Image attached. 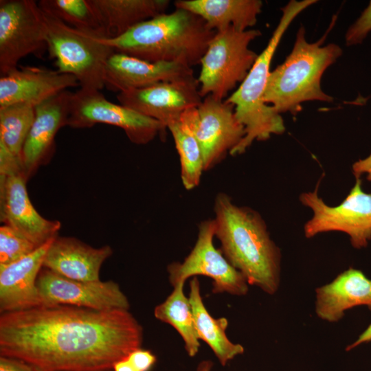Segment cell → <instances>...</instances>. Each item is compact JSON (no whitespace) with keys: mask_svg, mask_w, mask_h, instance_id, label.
<instances>
[{"mask_svg":"<svg viewBox=\"0 0 371 371\" xmlns=\"http://www.w3.org/2000/svg\"><path fill=\"white\" fill-rule=\"evenodd\" d=\"M143 329L126 309L41 305L0 316V354L38 371H106L140 348Z\"/></svg>","mask_w":371,"mask_h":371,"instance_id":"obj_1","label":"cell"},{"mask_svg":"<svg viewBox=\"0 0 371 371\" xmlns=\"http://www.w3.org/2000/svg\"><path fill=\"white\" fill-rule=\"evenodd\" d=\"M214 207V235L224 256L249 284L274 294L280 284V252L262 218L225 193L216 196Z\"/></svg>","mask_w":371,"mask_h":371,"instance_id":"obj_2","label":"cell"},{"mask_svg":"<svg viewBox=\"0 0 371 371\" xmlns=\"http://www.w3.org/2000/svg\"><path fill=\"white\" fill-rule=\"evenodd\" d=\"M216 33L199 16L175 8L136 25L120 36L98 39L115 52L148 62H177L192 67L200 64Z\"/></svg>","mask_w":371,"mask_h":371,"instance_id":"obj_3","label":"cell"},{"mask_svg":"<svg viewBox=\"0 0 371 371\" xmlns=\"http://www.w3.org/2000/svg\"><path fill=\"white\" fill-rule=\"evenodd\" d=\"M325 34L315 43L305 37V29L300 26L290 54L284 61L270 72L264 93V102L278 113L295 115L301 104L307 101L332 102L333 98L321 88V79L326 69L341 56L337 44L323 45Z\"/></svg>","mask_w":371,"mask_h":371,"instance_id":"obj_4","label":"cell"},{"mask_svg":"<svg viewBox=\"0 0 371 371\" xmlns=\"http://www.w3.org/2000/svg\"><path fill=\"white\" fill-rule=\"evenodd\" d=\"M316 0L290 1L282 8V16L267 45L258 54L253 67L239 87L225 100L234 106L238 120L244 126L245 135L240 143L229 153L240 155L254 141H265L271 135L285 131L284 121L271 106L263 100L270 74L272 58L291 22L303 10L317 3Z\"/></svg>","mask_w":371,"mask_h":371,"instance_id":"obj_5","label":"cell"},{"mask_svg":"<svg viewBox=\"0 0 371 371\" xmlns=\"http://www.w3.org/2000/svg\"><path fill=\"white\" fill-rule=\"evenodd\" d=\"M260 36L259 30L240 31L233 27L216 32L200 62L197 80L202 98L208 95L221 100L227 98L256 62L258 54L249 45Z\"/></svg>","mask_w":371,"mask_h":371,"instance_id":"obj_6","label":"cell"},{"mask_svg":"<svg viewBox=\"0 0 371 371\" xmlns=\"http://www.w3.org/2000/svg\"><path fill=\"white\" fill-rule=\"evenodd\" d=\"M43 11L47 24V48L50 56L56 59L57 70L74 76L80 88L103 89L105 64L114 49L99 41L98 37L76 30Z\"/></svg>","mask_w":371,"mask_h":371,"instance_id":"obj_7","label":"cell"},{"mask_svg":"<svg viewBox=\"0 0 371 371\" xmlns=\"http://www.w3.org/2000/svg\"><path fill=\"white\" fill-rule=\"evenodd\" d=\"M301 203L313 216L305 224L304 234L311 238L328 232H341L350 237L352 247H365L371 240V194L361 188L359 177L346 199L338 205H327L315 191L302 193Z\"/></svg>","mask_w":371,"mask_h":371,"instance_id":"obj_8","label":"cell"},{"mask_svg":"<svg viewBox=\"0 0 371 371\" xmlns=\"http://www.w3.org/2000/svg\"><path fill=\"white\" fill-rule=\"evenodd\" d=\"M96 124L121 128L136 144H146L167 129L158 120L106 100L100 90L80 88L72 93L67 126L83 128Z\"/></svg>","mask_w":371,"mask_h":371,"instance_id":"obj_9","label":"cell"},{"mask_svg":"<svg viewBox=\"0 0 371 371\" xmlns=\"http://www.w3.org/2000/svg\"><path fill=\"white\" fill-rule=\"evenodd\" d=\"M47 47V24L33 0L0 1V74L17 68L21 59Z\"/></svg>","mask_w":371,"mask_h":371,"instance_id":"obj_10","label":"cell"},{"mask_svg":"<svg viewBox=\"0 0 371 371\" xmlns=\"http://www.w3.org/2000/svg\"><path fill=\"white\" fill-rule=\"evenodd\" d=\"M214 222L205 220L199 226L196 242L182 262L168 266V279L174 286L192 276H205L212 280V293H227L242 296L248 292V283L244 276L226 259L213 243Z\"/></svg>","mask_w":371,"mask_h":371,"instance_id":"obj_11","label":"cell"},{"mask_svg":"<svg viewBox=\"0 0 371 371\" xmlns=\"http://www.w3.org/2000/svg\"><path fill=\"white\" fill-rule=\"evenodd\" d=\"M183 115L200 146L205 171L220 163L245 135L244 126L236 117L234 105L211 95L205 97L197 107L186 110Z\"/></svg>","mask_w":371,"mask_h":371,"instance_id":"obj_12","label":"cell"},{"mask_svg":"<svg viewBox=\"0 0 371 371\" xmlns=\"http://www.w3.org/2000/svg\"><path fill=\"white\" fill-rule=\"evenodd\" d=\"M36 285L42 305H70L99 311L130 308L128 298L112 280H75L43 267Z\"/></svg>","mask_w":371,"mask_h":371,"instance_id":"obj_13","label":"cell"},{"mask_svg":"<svg viewBox=\"0 0 371 371\" xmlns=\"http://www.w3.org/2000/svg\"><path fill=\"white\" fill-rule=\"evenodd\" d=\"M120 104L167 125L202 102L196 78L118 93Z\"/></svg>","mask_w":371,"mask_h":371,"instance_id":"obj_14","label":"cell"},{"mask_svg":"<svg viewBox=\"0 0 371 371\" xmlns=\"http://www.w3.org/2000/svg\"><path fill=\"white\" fill-rule=\"evenodd\" d=\"M27 180L23 171L0 174L1 221L38 247L56 237L61 225L36 210L27 194Z\"/></svg>","mask_w":371,"mask_h":371,"instance_id":"obj_15","label":"cell"},{"mask_svg":"<svg viewBox=\"0 0 371 371\" xmlns=\"http://www.w3.org/2000/svg\"><path fill=\"white\" fill-rule=\"evenodd\" d=\"M194 78L192 67L181 63L148 62L115 52L104 71V87L118 93Z\"/></svg>","mask_w":371,"mask_h":371,"instance_id":"obj_16","label":"cell"},{"mask_svg":"<svg viewBox=\"0 0 371 371\" xmlns=\"http://www.w3.org/2000/svg\"><path fill=\"white\" fill-rule=\"evenodd\" d=\"M73 92L65 90L35 107V117L21 152L23 170L27 178L52 155L58 130L67 125Z\"/></svg>","mask_w":371,"mask_h":371,"instance_id":"obj_17","label":"cell"},{"mask_svg":"<svg viewBox=\"0 0 371 371\" xmlns=\"http://www.w3.org/2000/svg\"><path fill=\"white\" fill-rule=\"evenodd\" d=\"M78 85V79L71 74L45 67H20L1 76L0 107L17 103L36 107Z\"/></svg>","mask_w":371,"mask_h":371,"instance_id":"obj_18","label":"cell"},{"mask_svg":"<svg viewBox=\"0 0 371 371\" xmlns=\"http://www.w3.org/2000/svg\"><path fill=\"white\" fill-rule=\"evenodd\" d=\"M54 238L17 261L0 265L1 313L42 305L36 281L46 253Z\"/></svg>","mask_w":371,"mask_h":371,"instance_id":"obj_19","label":"cell"},{"mask_svg":"<svg viewBox=\"0 0 371 371\" xmlns=\"http://www.w3.org/2000/svg\"><path fill=\"white\" fill-rule=\"evenodd\" d=\"M112 254L109 245L94 248L76 238L57 236L46 253L43 267L69 279L97 281L102 263Z\"/></svg>","mask_w":371,"mask_h":371,"instance_id":"obj_20","label":"cell"},{"mask_svg":"<svg viewBox=\"0 0 371 371\" xmlns=\"http://www.w3.org/2000/svg\"><path fill=\"white\" fill-rule=\"evenodd\" d=\"M357 306L371 311V280L360 270L350 268L316 289L315 312L322 319L337 322Z\"/></svg>","mask_w":371,"mask_h":371,"instance_id":"obj_21","label":"cell"},{"mask_svg":"<svg viewBox=\"0 0 371 371\" xmlns=\"http://www.w3.org/2000/svg\"><path fill=\"white\" fill-rule=\"evenodd\" d=\"M175 8L188 10L201 17L212 30L229 27L245 31L257 22L261 12L260 0H177Z\"/></svg>","mask_w":371,"mask_h":371,"instance_id":"obj_22","label":"cell"},{"mask_svg":"<svg viewBox=\"0 0 371 371\" xmlns=\"http://www.w3.org/2000/svg\"><path fill=\"white\" fill-rule=\"evenodd\" d=\"M104 38L121 36L136 25L166 13L168 0H89Z\"/></svg>","mask_w":371,"mask_h":371,"instance_id":"obj_23","label":"cell"},{"mask_svg":"<svg viewBox=\"0 0 371 371\" xmlns=\"http://www.w3.org/2000/svg\"><path fill=\"white\" fill-rule=\"evenodd\" d=\"M188 297L199 338L210 346L220 363L224 366L235 357L243 354V346L232 342L227 337L228 320L225 317H213L205 306L196 277L190 282Z\"/></svg>","mask_w":371,"mask_h":371,"instance_id":"obj_24","label":"cell"},{"mask_svg":"<svg viewBox=\"0 0 371 371\" xmlns=\"http://www.w3.org/2000/svg\"><path fill=\"white\" fill-rule=\"evenodd\" d=\"M184 283L175 285L172 293L154 310L156 319L171 325L180 335L188 355L193 357L199 352V338L195 327L189 297L183 293Z\"/></svg>","mask_w":371,"mask_h":371,"instance_id":"obj_25","label":"cell"},{"mask_svg":"<svg viewBox=\"0 0 371 371\" xmlns=\"http://www.w3.org/2000/svg\"><path fill=\"white\" fill-rule=\"evenodd\" d=\"M174 139L181 164V178L187 190L196 188L204 170L200 146L183 113L167 125Z\"/></svg>","mask_w":371,"mask_h":371,"instance_id":"obj_26","label":"cell"},{"mask_svg":"<svg viewBox=\"0 0 371 371\" xmlns=\"http://www.w3.org/2000/svg\"><path fill=\"white\" fill-rule=\"evenodd\" d=\"M40 8L65 24L90 35L104 38L98 18L89 0H41Z\"/></svg>","mask_w":371,"mask_h":371,"instance_id":"obj_27","label":"cell"},{"mask_svg":"<svg viewBox=\"0 0 371 371\" xmlns=\"http://www.w3.org/2000/svg\"><path fill=\"white\" fill-rule=\"evenodd\" d=\"M34 117L35 107L30 104L17 103L0 107V143L20 159Z\"/></svg>","mask_w":371,"mask_h":371,"instance_id":"obj_28","label":"cell"},{"mask_svg":"<svg viewBox=\"0 0 371 371\" xmlns=\"http://www.w3.org/2000/svg\"><path fill=\"white\" fill-rule=\"evenodd\" d=\"M36 248L32 241L11 227H0V265L17 261Z\"/></svg>","mask_w":371,"mask_h":371,"instance_id":"obj_29","label":"cell"},{"mask_svg":"<svg viewBox=\"0 0 371 371\" xmlns=\"http://www.w3.org/2000/svg\"><path fill=\"white\" fill-rule=\"evenodd\" d=\"M371 32V1L359 17L348 29L345 35L347 46L361 43Z\"/></svg>","mask_w":371,"mask_h":371,"instance_id":"obj_30","label":"cell"},{"mask_svg":"<svg viewBox=\"0 0 371 371\" xmlns=\"http://www.w3.org/2000/svg\"><path fill=\"white\" fill-rule=\"evenodd\" d=\"M126 358L138 371H148L157 360L150 351L141 348L131 352Z\"/></svg>","mask_w":371,"mask_h":371,"instance_id":"obj_31","label":"cell"},{"mask_svg":"<svg viewBox=\"0 0 371 371\" xmlns=\"http://www.w3.org/2000/svg\"><path fill=\"white\" fill-rule=\"evenodd\" d=\"M0 371H38L30 364L15 358L0 357Z\"/></svg>","mask_w":371,"mask_h":371,"instance_id":"obj_32","label":"cell"},{"mask_svg":"<svg viewBox=\"0 0 371 371\" xmlns=\"http://www.w3.org/2000/svg\"><path fill=\"white\" fill-rule=\"evenodd\" d=\"M371 341V324L368 328L358 337V338L346 348V351H349L361 344Z\"/></svg>","mask_w":371,"mask_h":371,"instance_id":"obj_33","label":"cell"},{"mask_svg":"<svg viewBox=\"0 0 371 371\" xmlns=\"http://www.w3.org/2000/svg\"><path fill=\"white\" fill-rule=\"evenodd\" d=\"M113 368L114 371H138L126 357L116 362Z\"/></svg>","mask_w":371,"mask_h":371,"instance_id":"obj_34","label":"cell"},{"mask_svg":"<svg viewBox=\"0 0 371 371\" xmlns=\"http://www.w3.org/2000/svg\"><path fill=\"white\" fill-rule=\"evenodd\" d=\"M213 367V362L210 360H203L201 361L196 371H212Z\"/></svg>","mask_w":371,"mask_h":371,"instance_id":"obj_35","label":"cell"}]
</instances>
